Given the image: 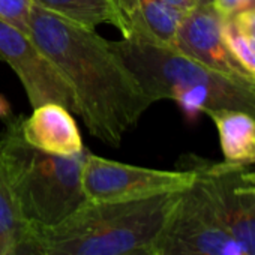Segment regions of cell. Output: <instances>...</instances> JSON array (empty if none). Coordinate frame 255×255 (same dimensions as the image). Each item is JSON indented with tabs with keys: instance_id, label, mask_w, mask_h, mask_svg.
<instances>
[{
	"instance_id": "cell-18",
	"label": "cell",
	"mask_w": 255,
	"mask_h": 255,
	"mask_svg": "<svg viewBox=\"0 0 255 255\" xmlns=\"http://www.w3.org/2000/svg\"><path fill=\"white\" fill-rule=\"evenodd\" d=\"M6 255H47V254L42 249L41 243L35 239V236L29 230V233L21 240H18Z\"/></svg>"
},
{
	"instance_id": "cell-22",
	"label": "cell",
	"mask_w": 255,
	"mask_h": 255,
	"mask_svg": "<svg viewBox=\"0 0 255 255\" xmlns=\"http://www.w3.org/2000/svg\"><path fill=\"white\" fill-rule=\"evenodd\" d=\"M242 179H243V182H246V183H251V185H255V171H243L242 173Z\"/></svg>"
},
{
	"instance_id": "cell-8",
	"label": "cell",
	"mask_w": 255,
	"mask_h": 255,
	"mask_svg": "<svg viewBox=\"0 0 255 255\" xmlns=\"http://www.w3.org/2000/svg\"><path fill=\"white\" fill-rule=\"evenodd\" d=\"M207 191L222 224L246 255H255V194L243 188L245 167L209 162L195 156L183 159Z\"/></svg>"
},
{
	"instance_id": "cell-2",
	"label": "cell",
	"mask_w": 255,
	"mask_h": 255,
	"mask_svg": "<svg viewBox=\"0 0 255 255\" xmlns=\"http://www.w3.org/2000/svg\"><path fill=\"white\" fill-rule=\"evenodd\" d=\"M180 192L125 203L86 201L62 222L29 230L47 255H147Z\"/></svg>"
},
{
	"instance_id": "cell-1",
	"label": "cell",
	"mask_w": 255,
	"mask_h": 255,
	"mask_svg": "<svg viewBox=\"0 0 255 255\" xmlns=\"http://www.w3.org/2000/svg\"><path fill=\"white\" fill-rule=\"evenodd\" d=\"M29 35L69 81L89 132L119 147L152 102L110 41L32 5Z\"/></svg>"
},
{
	"instance_id": "cell-4",
	"label": "cell",
	"mask_w": 255,
	"mask_h": 255,
	"mask_svg": "<svg viewBox=\"0 0 255 255\" xmlns=\"http://www.w3.org/2000/svg\"><path fill=\"white\" fill-rule=\"evenodd\" d=\"M21 122L9 120L0 135V173L26 224L51 227L87 201L81 174L89 150L72 156L42 152L24 140Z\"/></svg>"
},
{
	"instance_id": "cell-14",
	"label": "cell",
	"mask_w": 255,
	"mask_h": 255,
	"mask_svg": "<svg viewBox=\"0 0 255 255\" xmlns=\"http://www.w3.org/2000/svg\"><path fill=\"white\" fill-rule=\"evenodd\" d=\"M29 233L12 194L0 173V255H6L14 245Z\"/></svg>"
},
{
	"instance_id": "cell-11",
	"label": "cell",
	"mask_w": 255,
	"mask_h": 255,
	"mask_svg": "<svg viewBox=\"0 0 255 255\" xmlns=\"http://www.w3.org/2000/svg\"><path fill=\"white\" fill-rule=\"evenodd\" d=\"M21 131L30 146L47 153L72 156L84 149L71 111L57 104L33 108L29 117H23Z\"/></svg>"
},
{
	"instance_id": "cell-20",
	"label": "cell",
	"mask_w": 255,
	"mask_h": 255,
	"mask_svg": "<svg viewBox=\"0 0 255 255\" xmlns=\"http://www.w3.org/2000/svg\"><path fill=\"white\" fill-rule=\"evenodd\" d=\"M162 2L167 3V5H171V6H174V8L180 9V11H185V12L194 9L198 5L195 0H162Z\"/></svg>"
},
{
	"instance_id": "cell-10",
	"label": "cell",
	"mask_w": 255,
	"mask_h": 255,
	"mask_svg": "<svg viewBox=\"0 0 255 255\" xmlns=\"http://www.w3.org/2000/svg\"><path fill=\"white\" fill-rule=\"evenodd\" d=\"M119 30L125 39L174 47L179 24L186 14L162 0H113Z\"/></svg>"
},
{
	"instance_id": "cell-5",
	"label": "cell",
	"mask_w": 255,
	"mask_h": 255,
	"mask_svg": "<svg viewBox=\"0 0 255 255\" xmlns=\"http://www.w3.org/2000/svg\"><path fill=\"white\" fill-rule=\"evenodd\" d=\"M155 251L158 255H246L222 224L197 174L180 192Z\"/></svg>"
},
{
	"instance_id": "cell-15",
	"label": "cell",
	"mask_w": 255,
	"mask_h": 255,
	"mask_svg": "<svg viewBox=\"0 0 255 255\" xmlns=\"http://www.w3.org/2000/svg\"><path fill=\"white\" fill-rule=\"evenodd\" d=\"M222 35L225 39V44L228 50L233 53V56L240 62V65L255 75V51L251 48L245 36L237 29L233 17H224L222 15Z\"/></svg>"
},
{
	"instance_id": "cell-7",
	"label": "cell",
	"mask_w": 255,
	"mask_h": 255,
	"mask_svg": "<svg viewBox=\"0 0 255 255\" xmlns=\"http://www.w3.org/2000/svg\"><path fill=\"white\" fill-rule=\"evenodd\" d=\"M0 60L18 75L33 108L57 104L78 114L75 93L54 62L36 45L30 35L0 21Z\"/></svg>"
},
{
	"instance_id": "cell-12",
	"label": "cell",
	"mask_w": 255,
	"mask_h": 255,
	"mask_svg": "<svg viewBox=\"0 0 255 255\" xmlns=\"http://www.w3.org/2000/svg\"><path fill=\"white\" fill-rule=\"evenodd\" d=\"M215 122L224 162L245 167L255 164V119L237 110H218L209 114Z\"/></svg>"
},
{
	"instance_id": "cell-9",
	"label": "cell",
	"mask_w": 255,
	"mask_h": 255,
	"mask_svg": "<svg viewBox=\"0 0 255 255\" xmlns=\"http://www.w3.org/2000/svg\"><path fill=\"white\" fill-rule=\"evenodd\" d=\"M201 65L230 75L255 77L228 50L222 35V15L212 5H197L188 11L177 29L174 47Z\"/></svg>"
},
{
	"instance_id": "cell-6",
	"label": "cell",
	"mask_w": 255,
	"mask_h": 255,
	"mask_svg": "<svg viewBox=\"0 0 255 255\" xmlns=\"http://www.w3.org/2000/svg\"><path fill=\"white\" fill-rule=\"evenodd\" d=\"M195 179L192 168L153 170L105 159L90 152L83 165V189L87 201L125 203L186 189Z\"/></svg>"
},
{
	"instance_id": "cell-13",
	"label": "cell",
	"mask_w": 255,
	"mask_h": 255,
	"mask_svg": "<svg viewBox=\"0 0 255 255\" xmlns=\"http://www.w3.org/2000/svg\"><path fill=\"white\" fill-rule=\"evenodd\" d=\"M44 11L93 29L102 23L119 27V15L113 0H32Z\"/></svg>"
},
{
	"instance_id": "cell-25",
	"label": "cell",
	"mask_w": 255,
	"mask_h": 255,
	"mask_svg": "<svg viewBox=\"0 0 255 255\" xmlns=\"http://www.w3.org/2000/svg\"><path fill=\"white\" fill-rule=\"evenodd\" d=\"M147 255H158V252H156V251H153V252H150V254H147Z\"/></svg>"
},
{
	"instance_id": "cell-17",
	"label": "cell",
	"mask_w": 255,
	"mask_h": 255,
	"mask_svg": "<svg viewBox=\"0 0 255 255\" xmlns=\"http://www.w3.org/2000/svg\"><path fill=\"white\" fill-rule=\"evenodd\" d=\"M213 6L224 17H234L242 12L255 11V0H213Z\"/></svg>"
},
{
	"instance_id": "cell-3",
	"label": "cell",
	"mask_w": 255,
	"mask_h": 255,
	"mask_svg": "<svg viewBox=\"0 0 255 255\" xmlns=\"http://www.w3.org/2000/svg\"><path fill=\"white\" fill-rule=\"evenodd\" d=\"M110 45L152 104L173 99L189 116L237 110L255 119V77L213 71L165 45L125 38Z\"/></svg>"
},
{
	"instance_id": "cell-21",
	"label": "cell",
	"mask_w": 255,
	"mask_h": 255,
	"mask_svg": "<svg viewBox=\"0 0 255 255\" xmlns=\"http://www.w3.org/2000/svg\"><path fill=\"white\" fill-rule=\"evenodd\" d=\"M9 114H11L9 102L5 99V96L0 95V117H8Z\"/></svg>"
},
{
	"instance_id": "cell-19",
	"label": "cell",
	"mask_w": 255,
	"mask_h": 255,
	"mask_svg": "<svg viewBox=\"0 0 255 255\" xmlns=\"http://www.w3.org/2000/svg\"><path fill=\"white\" fill-rule=\"evenodd\" d=\"M240 33L251 41H255V11L242 12L233 17Z\"/></svg>"
},
{
	"instance_id": "cell-24",
	"label": "cell",
	"mask_w": 255,
	"mask_h": 255,
	"mask_svg": "<svg viewBox=\"0 0 255 255\" xmlns=\"http://www.w3.org/2000/svg\"><path fill=\"white\" fill-rule=\"evenodd\" d=\"M198 5H212L213 0H195Z\"/></svg>"
},
{
	"instance_id": "cell-16",
	"label": "cell",
	"mask_w": 255,
	"mask_h": 255,
	"mask_svg": "<svg viewBox=\"0 0 255 255\" xmlns=\"http://www.w3.org/2000/svg\"><path fill=\"white\" fill-rule=\"evenodd\" d=\"M32 0H0V21L29 35Z\"/></svg>"
},
{
	"instance_id": "cell-23",
	"label": "cell",
	"mask_w": 255,
	"mask_h": 255,
	"mask_svg": "<svg viewBox=\"0 0 255 255\" xmlns=\"http://www.w3.org/2000/svg\"><path fill=\"white\" fill-rule=\"evenodd\" d=\"M243 188H245L246 191H249V192L255 194V185H251V183H246V182H243Z\"/></svg>"
}]
</instances>
